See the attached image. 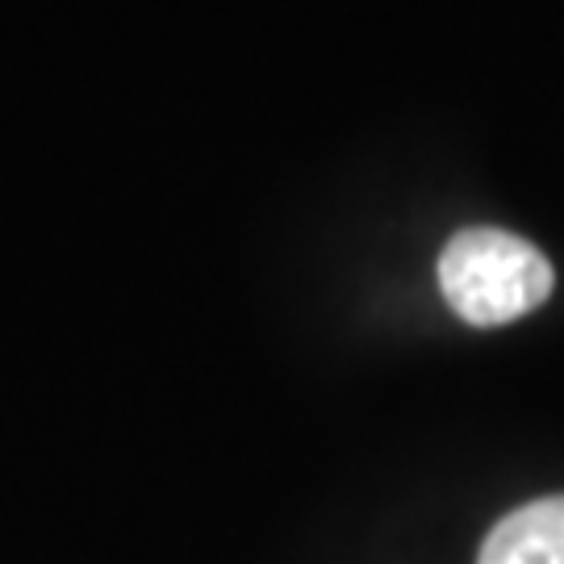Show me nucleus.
<instances>
[{"instance_id":"nucleus-1","label":"nucleus","mask_w":564,"mask_h":564,"mask_svg":"<svg viewBox=\"0 0 564 564\" xmlns=\"http://www.w3.org/2000/svg\"><path fill=\"white\" fill-rule=\"evenodd\" d=\"M552 284L544 251L498 226H468L440 256V289L468 326L514 323L552 297Z\"/></svg>"},{"instance_id":"nucleus-2","label":"nucleus","mask_w":564,"mask_h":564,"mask_svg":"<svg viewBox=\"0 0 564 564\" xmlns=\"http://www.w3.org/2000/svg\"><path fill=\"white\" fill-rule=\"evenodd\" d=\"M477 564H564V494L506 514L481 544Z\"/></svg>"}]
</instances>
